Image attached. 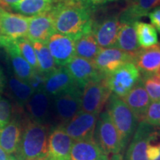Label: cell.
Here are the masks:
<instances>
[{"mask_svg": "<svg viewBox=\"0 0 160 160\" xmlns=\"http://www.w3.org/2000/svg\"><path fill=\"white\" fill-rule=\"evenodd\" d=\"M58 0H20L11 7L13 11L25 17H33L51 11Z\"/></svg>", "mask_w": 160, "mask_h": 160, "instance_id": "obj_26", "label": "cell"}, {"mask_svg": "<svg viewBox=\"0 0 160 160\" xmlns=\"http://www.w3.org/2000/svg\"><path fill=\"white\" fill-rule=\"evenodd\" d=\"M0 34H1V22H0Z\"/></svg>", "mask_w": 160, "mask_h": 160, "instance_id": "obj_46", "label": "cell"}, {"mask_svg": "<svg viewBox=\"0 0 160 160\" xmlns=\"http://www.w3.org/2000/svg\"><path fill=\"white\" fill-rule=\"evenodd\" d=\"M94 10L77 1L58 0L51 9L56 33L71 37L74 41L92 32Z\"/></svg>", "mask_w": 160, "mask_h": 160, "instance_id": "obj_1", "label": "cell"}, {"mask_svg": "<svg viewBox=\"0 0 160 160\" xmlns=\"http://www.w3.org/2000/svg\"><path fill=\"white\" fill-rule=\"evenodd\" d=\"M73 140L62 125H58L49 131L47 157L52 160H70Z\"/></svg>", "mask_w": 160, "mask_h": 160, "instance_id": "obj_12", "label": "cell"}, {"mask_svg": "<svg viewBox=\"0 0 160 160\" xmlns=\"http://www.w3.org/2000/svg\"><path fill=\"white\" fill-rule=\"evenodd\" d=\"M16 111L8 99L0 97V129H2L11 121Z\"/></svg>", "mask_w": 160, "mask_h": 160, "instance_id": "obj_34", "label": "cell"}, {"mask_svg": "<svg viewBox=\"0 0 160 160\" xmlns=\"http://www.w3.org/2000/svg\"><path fill=\"white\" fill-rule=\"evenodd\" d=\"M151 20L152 25L160 33V7L155 8L153 11L150 12L148 15Z\"/></svg>", "mask_w": 160, "mask_h": 160, "instance_id": "obj_37", "label": "cell"}, {"mask_svg": "<svg viewBox=\"0 0 160 160\" xmlns=\"http://www.w3.org/2000/svg\"><path fill=\"white\" fill-rule=\"evenodd\" d=\"M83 89L78 86L53 97V111L59 125H63L81 111Z\"/></svg>", "mask_w": 160, "mask_h": 160, "instance_id": "obj_5", "label": "cell"}, {"mask_svg": "<svg viewBox=\"0 0 160 160\" xmlns=\"http://www.w3.org/2000/svg\"><path fill=\"white\" fill-rule=\"evenodd\" d=\"M46 79V74L43 73L39 70L33 71L31 77L28 81L31 87L33 89L34 92L44 91Z\"/></svg>", "mask_w": 160, "mask_h": 160, "instance_id": "obj_36", "label": "cell"}, {"mask_svg": "<svg viewBox=\"0 0 160 160\" xmlns=\"http://www.w3.org/2000/svg\"><path fill=\"white\" fill-rule=\"evenodd\" d=\"M78 86L66 67H58L46 74L44 91L51 97ZM79 87V86H78Z\"/></svg>", "mask_w": 160, "mask_h": 160, "instance_id": "obj_21", "label": "cell"}, {"mask_svg": "<svg viewBox=\"0 0 160 160\" xmlns=\"http://www.w3.org/2000/svg\"><path fill=\"white\" fill-rule=\"evenodd\" d=\"M20 111L17 109V115L5 128L0 129V147L8 155L17 152L20 142L22 127V118L19 114Z\"/></svg>", "mask_w": 160, "mask_h": 160, "instance_id": "obj_22", "label": "cell"}, {"mask_svg": "<svg viewBox=\"0 0 160 160\" xmlns=\"http://www.w3.org/2000/svg\"><path fill=\"white\" fill-rule=\"evenodd\" d=\"M7 160H19L16 157L15 155H9L8 158Z\"/></svg>", "mask_w": 160, "mask_h": 160, "instance_id": "obj_44", "label": "cell"}, {"mask_svg": "<svg viewBox=\"0 0 160 160\" xmlns=\"http://www.w3.org/2000/svg\"><path fill=\"white\" fill-rule=\"evenodd\" d=\"M6 83H7V79H6L5 73L2 67L0 65V97H2V94L5 91Z\"/></svg>", "mask_w": 160, "mask_h": 160, "instance_id": "obj_39", "label": "cell"}, {"mask_svg": "<svg viewBox=\"0 0 160 160\" xmlns=\"http://www.w3.org/2000/svg\"><path fill=\"white\" fill-rule=\"evenodd\" d=\"M54 33V20L51 12H48L32 17L26 38L32 43L41 42L46 45L48 40Z\"/></svg>", "mask_w": 160, "mask_h": 160, "instance_id": "obj_18", "label": "cell"}, {"mask_svg": "<svg viewBox=\"0 0 160 160\" xmlns=\"http://www.w3.org/2000/svg\"><path fill=\"white\" fill-rule=\"evenodd\" d=\"M121 99L128 106L139 122L143 121L151 101L141 78L134 87Z\"/></svg>", "mask_w": 160, "mask_h": 160, "instance_id": "obj_20", "label": "cell"}, {"mask_svg": "<svg viewBox=\"0 0 160 160\" xmlns=\"http://www.w3.org/2000/svg\"><path fill=\"white\" fill-rule=\"evenodd\" d=\"M106 111L121 138L124 152L137 129L139 121L121 98L111 93L106 104Z\"/></svg>", "mask_w": 160, "mask_h": 160, "instance_id": "obj_3", "label": "cell"}, {"mask_svg": "<svg viewBox=\"0 0 160 160\" xmlns=\"http://www.w3.org/2000/svg\"><path fill=\"white\" fill-rule=\"evenodd\" d=\"M105 77L91 82L85 86L82 95V111L99 116L102 111L112 93L106 83Z\"/></svg>", "mask_w": 160, "mask_h": 160, "instance_id": "obj_6", "label": "cell"}, {"mask_svg": "<svg viewBox=\"0 0 160 160\" xmlns=\"http://www.w3.org/2000/svg\"><path fill=\"white\" fill-rule=\"evenodd\" d=\"M20 142L15 156L19 160H39L48 153V125L22 118Z\"/></svg>", "mask_w": 160, "mask_h": 160, "instance_id": "obj_2", "label": "cell"}, {"mask_svg": "<svg viewBox=\"0 0 160 160\" xmlns=\"http://www.w3.org/2000/svg\"><path fill=\"white\" fill-rule=\"evenodd\" d=\"M133 64L142 77H160V45L140 48L133 53Z\"/></svg>", "mask_w": 160, "mask_h": 160, "instance_id": "obj_17", "label": "cell"}, {"mask_svg": "<svg viewBox=\"0 0 160 160\" xmlns=\"http://www.w3.org/2000/svg\"><path fill=\"white\" fill-rule=\"evenodd\" d=\"M7 95L15 103L16 108L22 110L34 91L28 82L18 78L14 73H10L6 83Z\"/></svg>", "mask_w": 160, "mask_h": 160, "instance_id": "obj_23", "label": "cell"}, {"mask_svg": "<svg viewBox=\"0 0 160 160\" xmlns=\"http://www.w3.org/2000/svg\"><path fill=\"white\" fill-rule=\"evenodd\" d=\"M39 160H52V159H50L49 157H47V155H46V157H44V158H42V159H39Z\"/></svg>", "mask_w": 160, "mask_h": 160, "instance_id": "obj_45", "label": "cell"}, {"mask_svg": "<svg viewBox=\"0 0 160 160\" xmlns=\"http://www.w3.org/2000/svg\"><path fill=\"white\" fill-rule=\"evenodd\" d=\"M3 39H4V36L0 35V50L3 48Z\"/></svg>", "mask_w": 160, "mask_h": 160, "instance_id": "obj_43", "label": "cell"}, {"mask_svg": "<svg viewBox=\"0 0 160 160\" xmlns=\"http://www.w3.org/2000/svg\"><path fill=\"white\" fill-rule=\"evenodd\" d=\"M148 160H160V129L155 128L149 138L147 147Z\"/></svg>", "mask_w": 160, "mask_h": 160, "instance_id": "obj_33", "label": "cell"}, {"mask_svg": "<svg viewBox=\"0 0 160 160\" xmlns=\"http://www.w3.org/2000/svg\"><path fill=\"white\" fill-rule=\"evenodd\" d=\"M97 118V115L81 111L69 122L62 126L73 142L94 140Z\"/></svg>", "mask_w": 160, "mask_h": 160, "instance_id": "obj_8", "label": "cell"}, {"mask_svg": "<svg viewBox=\"0 0 160 160\" xmlns=\"http://www.w3.org/2000/svg\"><path fill=\"white\" fill-rule=\"evenodd\" d=\"M110 160H123L122 154H113L110 157Z\"/></svg>", "mask_w": 160, "mask_h": 160, "instance_id": "obj_42", "label": "cell"}, {"mask_svg": "<svg viewBox=\"0 0 160 160\" xmlns=\"http://www.w3.org/2000/svg\"><path fill=\"white\" fill-rule=\"evenodd\" d=\"M70 74L80 88L93 81L104 79L105 77L100 72L92 60L75 56L65 66Z\"/></svg>", "mask_w": 160, "mask_h": 160, "instance_id": "obj_10", "label": "cell"}, {"mask_svg": "<svg viewBox=\"0 0 160 160\" xmlns=\"http://www.w3.org/2000/svg\"><path fill=\"white\" fill-rule=\"evenodd\" d=\"M143 121L160 129V101L152 102Z\"/></svg>", "mask_w": 160, "mask_h": 160, "instance_id": "obj_35", "label": "cell"}, {"mask_svg": "<svg viewBox=\"0 0 160 160\" xmlns=\"http://www.w3.org/2000/svg\"><path fill=\"white\" fill-rule=\"evenodd\" d=\"M70 160H110V157L94 140H80L73 142Z\"/></svg>", "mask_w": 160, "mask_h": 160, "instance_id": "obj_24", "label": "cell"}, {"mask_svg": "<svg viewBox=\"0 0 160 160\" xmlns=\"http://www.w3.org/2000/svg\"><path fill=\"white\" fill-rule=\"evenodd\" d=\"M102 49L92 32L84 34L75 41V54L83 59L93 61Z\"/></svg>", "mask_w": 160, "mask_h": 160, "instance_id": "obj_28", "label": "cell"}, {"mask_svg": "<svg viewBox=\"0 0 160 160\" xmlns=\"http://www.w3.org/2000/svg\"><path fill=\"white\" fill-rule=\"evenodd\" d=\"M32 44L37 56L39 71L45 74H48L57 69L58 66L52 57L48 46L41 42H33Z\"/></svg>", "mask_w": 160, "mask_h": 160, "instance_id": "obj_30", "label": "cell"}, {"mask_svg": "<svg viewBox=\"0 0 160 160\" xmlns=\"http://www.w3.org/2000/svg\"><path fill=\"white\" fill-rule=\"evenodd\" d=\"M20 0H0V7L2 8H11V7L14 4L19 2Z\"/></svg>", "mask_w": 160, "mask_h": 160, "instance_id": "obj_40", "label": "cell"}, {"mask_svg": "<svg viewBox=\"0 0 160 160\" xmlns=\"http://www.w3.org/2000/svg\"><path fill=\"white\" fill-rule=\"evenodd\" d=\"M16 43L22 57L28 62L34 71L39 70L37 56H36L33 44L26 37L16 39Z\"/></svg>", "mask_w": 160, "mask_h": 160, "instance_id": "obj_31", "label": "cell"}, {"mask_svg": "<svg viewBox=\"0 0 160 160\" xmlns=\"http://www.w3.org/2000/svg\"><path fill=\"white\" fill-rule=\"evenodd\" d=\"M45 91L33 93L25 106L27 117L42 125H48L53 112V99Z\"/></svg>", "mask_w": 160, "mask_h": 160, "instance_id": "obj_11", "label": "cell"}, {"mask_svg": "<svg viewBox=\"0 0 160 160\" xmlns=\"http://www.w3.org/2000/svg\"><path fill=\"white\" fill-rule=\"evenodd\" d=\"M140 78L137 66L133 62H129L107 76L105 81L112 93L123 98L134 87Z\"/></svg>", "mask_w": 160, "mask_h": 160, "instance_id": "obj_7", "label": "cell"}, {"mask_svg": "<svg viewBox=\"0 0 160 160\" xmlns=\"http://www.w3.org/2000/svg\"><path fill=\"white\" fill-rule=\"evenodd\" d=\"M93 61L98 70L107 77L125 64L133 63V53L115 48H102Z\"/></svg>", "mask_w": 160, "mask_h": 160, "instance_id": "obj_9", "label": "cell"}, {"mask_svg": "<svg viewBox=\"0 0 160 160\" xmlns=\"http://www.w3.org/2000/svg\"><path fill=\"white\" fill-rule=\"evenodd\" d=\"M3 48L8 57L13 73L20 79L28 82L34 70L21 55L16 40L4 36Z\"/></svg>", "mask_w": 160, "mask_h": 160, "instance_id": "obj_19", "label": "cell"}, {"mask_svg": "<svg viewBox=\"0 0 160 160\" xmlns=\"http://www.w3.org/2000/svg\"><path fill=\"white\" fill-rule=\"evenodd\" d=\"M82 3L86 7L93 10H95L98 6L104 5V4L111 2L116 1V0H74Z\"/></svg>", "mask_w": 160, "mask_h": 160, "instance_id": "obj_38", "label": "cell"}, {"mask_svg": "<svg viewBox=\"0 0 160 160\" xmlns=\"http://www.w3.org/2000/svg\"><path fill=\"white\" fill-rule=\"evenodd\" d=\"M31 19L32 17L11 13L0 7L1 34L14 40L26 37Z\"/></svg>", "mask_w": 160, "mask_h": 160, "instance_id": "obj_15", "label": "cell"}, {"mask_svg": "<svg viewBox=\"0 0 160 160\" xmlns=\"http://www.w3.org/2000/svg\"><path fill=\"white\" fill-rule=\"evenodd\" d=\"M141 79L151 102L160 101V77H141Z\"/></svg>", "mask_w": 160, "mask_h": 160, "instance_id": "obj_32", "label": "cell"}, {"mask_svg": "<svg viewBox=\"0 0 160 160\" xmlns=\"http://www.w3.org/2000/svg\"><path fill=\"white\" fill-rule=\"evenodd\" d=\"M159 5L160 0H130L119 16L120 22L134 24Z\"/></svg>", "mask_w": 160, "mask_h": 160, "instance_id": "obj_25", "label": "cell"}, {"mask_svg": "<svg viewBox=\"0 0 160 160\" xmlns=\"http://www.w3.org/2000/svg\"><path fill=\"white\" fill-rule=\"evenodd\" d=\"M46 45L58 67H65L75 57V41L71 37L54 33Z\"/></svg>", "mask_w": 160, "mask_h": 160, "instance_id": "obj_16", "label": "cell"}, {"mask_svg": "<svg viewBox=\"0 0 160 160\" xmlns=\"http://www.w3.org/2000/svg\"><path fill=\"white\" fill-rule=\"evenodd\" d=\"M115 48L134 53L140 48L133 23L120 22Z\"/></svg>", "mask_w": 160, "mask_h": 160, "instance_id": "obj_27", "label": "cell"}, {"mask_svg": "<svg viewBox=\"0 0 160 160\" xmlns=\"http://www.w3.org/2000/svg\"><path fill=\"white\" fill-rule=\"evenodd\" d=\"M138 44L141 48H148L158 45L157 30L151 24L138 21L134 23Z\"/></svg>", "mask_w": 160, "mask_h": 160, "instance_id": "obj_29", "label": "cell"}, {"mask_svg": "<svg viewBox=\"0 0 160 160\" xmlns=\"http://www.w3.org/2000/svg\"><path fill=\"white\" fill-rule=\"evenodd\" d=\"M9 155L0 147V160H7Z\"/></svg>", "mask_w": 160, "mask_h": 160, "instance_id": "obj_41", "label": "cell"}, {"mask_svg": "<svg viewBox=\"0 0 160 160\" xmlns=\"http://www.w3.org/2000/svg\"><path fill=\"white\" fill-rule=\"evenodd\" d=\"M155 127L145 122H139L128 144L125 160H148L147 147L149 138Z\"/></svg>", "mask_w": 160, "mask_h": 160, "instance_id": "obj_14", "label": "cell"}, {"mask_svg": "<svg viewBox=\"0 0 160 160\" xmlns=\"http://www.w3.org/2000/svg\"><path fill=\"white\" fill-rule=\"evenodd\" d=\"M119 26V16H111L100 21H95L94 19L92 33L100 48H115Z\"/></svg>", "mask_w": 160, "mask_h": 160, "instance_id": "obj_13", "label": "cell"}, {"mask_svg": "<svg viewBox=\"0 0 160 160\" xmlns=\"http://www.w3.org/2000/svg\"><path fill=\"white\" fill-rule=\"evenodd\" d=\"M68 1H74V0H68Z\"/></svg>", "mask_w": 160, "mask_h": 160, "instance_id": "obj_47", "label": "cell"}, {"mask_svg": "<svg viewBox=\"0 0 160 160\" xmlns=\"http://www.w3.org/2000/svg\"><path fill=\"white\" fill-rule=\"evenodd\" d=\"M94 141L108 155L122 154L121 138L107 111L98 116Z\"/></svg>", "mask_w": 160, "mask_h": 160, "instance_id": "obj_4", "label": "cell"}]
</instances>
